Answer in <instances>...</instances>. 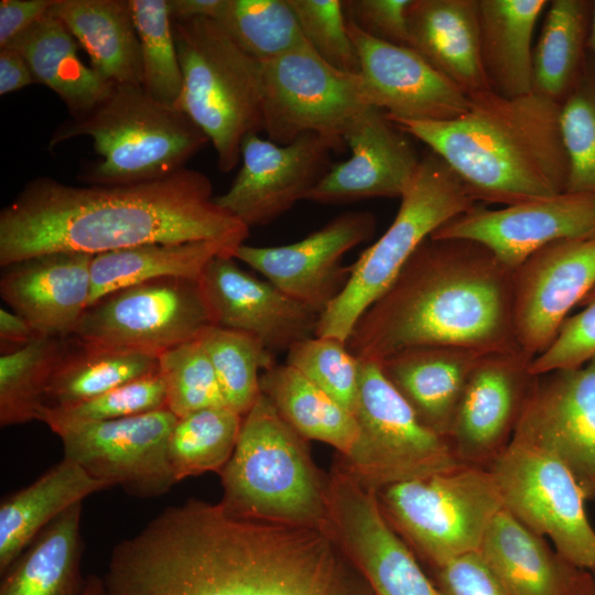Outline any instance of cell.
Returning <instances> with one entry per match:
<instances>
[{
    "label": "cell",
    "mask_w": 595,
    "mask_h": 595,
    "mask_svg": "<svg viewBox=\"0 0 595 595\" xmlns=\"http://www.w3.org/2000/svg\"><path fill=\"white\" fill-rule=\"evenodd\" d=\"M512 309L513 271L489 249L429 237L361 314L346 345L358 359L378 363L423 346L520 349Z\"/></svg>",
    "instance_id": "obj_3"
},
{
    "label": "cell",
    "mask_w": 595,
    "mask_h": 595,
    "mask_svg": "<svg viewBox=\"0 0 595 595\" xmlns=\"http://www.w3.org/2000/svg\"><path fill=\"white\" fill-rule=\"evenodd\" d=\"M242 416L228 407L190 413L177 421L167 444L176 483L206 472H220L236 447Z\"/></svg>",
    "instance_id": "obj_39"
},
{
    "label": "cell",
    "mask_w": 595,
    "mask_h": 595,
    "mask_svg": "<svg viewBox=\"0 0 595 595\" xmlns=\"http://www.w3.org/2000/svg\"><path fill=\"white\" fill-rule=\"evenodd\" d=\"M216 372L225 403L246 415L261 394L259 371L275 365V355L255 336L220 326L198 337Z\"/></svg>",
    "instance_id": "obj_40"
},
{
    "label": "cell",
    "mask_w": 595,
    "mask_h": 595,
    "mask_svg": "<svg viewBox=\"0 0 595 595\" xmlns=\"http://www.w3.org/2000/svg\"><path fill=\"white\" fill-rule=\"evenodd\" d=\"M220 505L235 516L332 528L328 476L307 440L261 392L242 416L234 453L219 472Z\"/></svg>",
    "instance_id": "obj_5"
},
{
    "label": "cell",
    "mask_w": 595,
    "mask_h": 595,
    "mask_svg": "<svg viewBox=\"0 0 595 595\" xmlns=\"http://www.w3.org/2000/svg\"><path fill=\"white\" fill-rule=\"evenodd\" d=\"M166 408L177 418L215 407H227L214 367L199 338L159 356Z\"/></svg>",
    "instance_id": "obj_43"
},
{
    "label": "cell",
    "mask_w": 595,
    "mask_h": 595,
    "mask_svg": "<svg viewBox=\"0 0 595 595\" xmlns=\"http://www.w3.org/2000/svg\"><path fill=\"white\" fill-rule=\"evenodd\" d=\"M108 486L77 463L63 458L0 505V571L9 569L56 517Z\"/></svg>",
    "instance_id": "obj_30"
},
{
    "label": "cell",
    "mask_w": 595,
    "mask_h": 595,
    "mask_svg": "<svg viewBox=\"0 0 595 595\" xmlns=\"http://www.w3.org/2000/svg\"><path fill=\"white\" fill-rule=\"evenodd\" d=\"M261 69L263 131L275 143L315 133L346 145L345 134L372 107L360 75L332 67L306 41Z\"/></svg>",
    "instance_id": "obj_12"
},
{
    "label": "cell",
    "mask_w": 595,
    "mask_h": 595,
    "mask_svg": "<svg viewBox=\"0 0 595 595\" xmlns=\"http://www.w3.org/2000/svg\"><path fill=\"white\" fill-rule=\"evenodd\" d=\"M332 529L376 595H440L386 518L377 490L340 463L328 475Z\"/></svg>",
    "instance_id": "obj_16"
},
{
    "label": "cell",
    "mask_w": 595,
    "mask_h": 595,
    "mask_svg": "<svg viewBox=\"0 0 595 595\" xmlns=\"http://www.w3.org/2000/svg\"><path fill=\"white\" fill-rule=\"evenodd\" d=\"M376 224L369 212H346L299 241L273 247L244 244L234 258L322 314L348 281L350 268L342 264L344 255L370 239Z\"/></svg>",
    "instance_id": "obj_19"
},
{
    "label": "cell",
    "mask_w": 595,
    "mask_h": 595,
    "mask_svg": "<svg viewBox=\"0 0 595 595\" xmlns=\"http://www.w3.org/2000/svg\"><path fill=\"white\" fill-rule=\"evenodd\" d=\"M67 348L64 338L41 335L1 355V426L39 420L48 382Z\"/></svg>",
    "instance_id": "obj_38"
},
{
    "label": "cell",
    "mask_w": 595,
    "mask_h": 595,
    "mask_svg": "<svg viewBox=\"0 0 595 595\" xmlns=\"http://www.w3.org/2000/svg\"><path fill=\"white\" fill-rule=\"evenodd\" d=\"M409 47L467 95L489 89L480 57L479 0H412Z\"/></svg>",
    "instance_id": "obj_27"
},
{
    "label": "cell",
    "mask_w": 595,
    "mask_h": 595,
    "mask_svg": "<svg viewBox=\"0 0 595 595\" xmlns=\"http://www.w3.org/2000/svg\"><path fill=\"white\" fill-rule=\"evenodd\" d=\"M595 286V236L559 240L513 271V329L529 357L553 340L575 305Z\"/></svg>",
    "instance_id": "obj_20"
},
{
    "label": "cell",
    "mask_w": 595,
    "mask_h": 595,
    "mask_svg": "<svg viewBox=\"0 0 595 595\" xmlns=\"http://www.w3.org/2000/svg\"><path fill=\"white\" fill-rule=\"evenodd\" d=\"M412 0L343 1L347 20L366 34L409 47L408 10Z\"/></svg>",
    "instance_id": "obj_50"
},
{
    "label": "cell",
    "mask_w": 595,
    "mask_h": 595,
    "mask_svg": "<svg viewBox=\"0 0 595 595\" xmlns=\"http://www.w3.org/2000/svg\"><path fill=\"white\" fill-rule=\"evenodd\" d=\"M82 595H105L102 580L94 575L88 576Z\"/></svg>",
    "instance_id": "obj_55"
},
{
    "label": "cell",
    "mask_w": 595,
    "mask_h": 595,
    "mask_svg": "<svg viewBox=\"0 0 595 595\" xmlns=\"http://www.w3.org/2000/svg\"><path fill=\"white\" fill-rule=\"evenodd\" d=\"M483 355L456 347L423 346L399 351L379 364L420 421L448 439L465 383Z\"/></svg>",
    "instance_id": "obj_28"
},
{
    "label": "cell",
    "mask_w": 595,
    "mask_h": 595,
    "mask_svg": "<svg viewBox=\"0 0 595 595\" xmlns=\"http://www.w3.org/2000/svg\"><path fill=\"white\" fill-rule=\"evenodd\" d=\"M39 335L32 325L15 312L0 309V339L1 344L25 346Z\"/></svg>",
    "instance_id": "obj_54"
},
{
    "label": "cell",
    "mask_w": 595,
    "mask_h": 595,
    "mask_svg": "<svg viewBox=\"0 0 595 595\" xmlns=\"http://www.w3.org/2000/svg\"><path fill=\"white\" fill-rule=\"evenodd\" d=\"M346 22L366 99L391 121H447L466 110L468 95L414 50L377 40Z\"/></svg>",
    "instance_id": "obj_22"
},
{
    "label": "cell",
    "mask_w": 595,
    "mask_h": 595,
    "mask_svg": "<svg viewBox=\"0 0 595 595\" xmlns=\"http://www.w3.org/2000/svg\"><path fill=\"white\" fill-rule=\"evenodd\" d=\"M198 283L214 325L250 334L274 355L315 336L320 311L242 270L234 257L213 258Z\"/></svg>",
    "instance_id": "obj_23"
},
{
    "label": "cell",
    "mask_w": 595,
    "mask_h": 595,
    "mask_svg": "<svg viewBox=\"0 0 595 595\" xmlns=\"http://www.w3.org/2000/svg\"><path fill=\"white\" fill-rule=\"evenodd\" d=\"M249 227L218 206L210 180L184 167L127 185L30 181L0 213V266L57 251L91 256L153 242L210 241L232 257Z\"/></svg>",
    "instance_id": "obj_2"
},
{
    "label": "cell",
    "mask_w": 595,
    "mask_h": 595,
    "mask_svg": "<svg viewBox=\"0 0 595 595\" xmlns=\"http://www.w3.org/2000/svg\"><path fill=\"white\" fill-rule=\"evenodd\" d=\"M560 128L569 162L565 192L595 194V62L561 104Z\"/></svg>",
    "instance_id": "obj_44"
},
{
    "label": "cell",
    "mask_w": 595,
    "mask_h": 595,
    "mask_svg": "<svg viewBox=\"0 0 595 595\" xmlns=\"http://www.w3.org/2000/svg\"><path fill=\"white\" fill-rule=\"evenodd\" d=\"M593 236L595 194L563 192L499 209L476 204L443 224L430 237L478 242L515 271L549 244Z\"/></svg>",
    "instance_id": "obj_17"
},
{
    "label": "cell",
    "mask_w": 595,
    "mask_h": 595,
    "mask_svg": "<svg viewBox=\"0 0 595 595\" xmlns=\"http://www.w3.org/2000/svg\"><path fill=\"white\" fill-rule=\"evenodd\" d=\"M140 41L142 87L155 100L178 108L183 75L167 0H130Z\"/></svg>",
    "instance_id": "obj_42"
},
{
    "label": "cell",
    "mask_w": 595,
    "mask_h": 595,
    "mask_svg": "<svg viewBox=\"0 0 595 595\" xmlns=\"http://www.w3.org/2000/svg\"><path fill=\"white\" fill-rule=\"evenodd\" d=\"M173 35L183 75L178 109L209 139L218 170L230 172L246 136L263 131L261 62L210 19L173 21Z\"/></svg>",
    "instance_id": "obj_7"
},
{
    "label": "cell",
    "mask_w": 595,
    "mask_h": 595,
    "mask_svg": "<svg viewBox=\"0 0 595 595\" xmlns=\"http://www.w3.org/2000/svg\"><path fill=\"white\" fill-rule=\"evenodd\" d=\"M593 1H549L532 51V91L562 104L578 83L588 53Z\"/></svg>",
    "instance_id": "obj_36"
},
{
    "label": "cell",
    "mask_w": 595,
    "mask_h": 595,
    "mask_svg": "<svg viewBox=\"0 0 595 595\" xmlns=\"http://www.w3.org/2000/svg\"><path fill=\"white\" fill-rule=\"evenodd\" d=\"M69 346L48 382L44 408L74 405L159 372V356ZM43 408V409H44Z\"/></svg>",
    "instance_id": "obj_37"
},
{
    "label": "cell",
    "mask_w": 595,
    "mask_h": 595,
    "mask_svg": "<svg viewBox=\"0 0 595 595\" xmlns=\"http://www.w3.org/2000/svg\"><path fill=\"white\" fill-rule=\"evenodd\" d=\"M56 0H1L0 47L9 45L52 9Z\"/></svg>",
    "instance_id": "obj_51"
},
{
    "label": "cell",
    "mask_w": 595,
    "mask_h": 595,
    "mask_svg": "<svg viewBox=\"0 0 595 595\" xmlns=\"http://www.w3.org/2000/svg\"><path fill=\"white\" fill-rule=\"evenodd\" d=\"M587 53L595 62V1H593V12L589 26V34L587 40Z\"/></svg>",
    "instance_id": "obj_56"
},
{
    "label": "cell",
    "mask_w": 595,
    "mask_h": 595,
    "mask_svg": "<svg viewBox=\"0 0 595 595\" xmlns=\"http://www.w3.org/2000/svg\"><path fill=\"white\" fill-rule=\"evenodd\" d=\"M78 502L51 521L11 565L0 595H76L82 555Z\"/></svg>",
    "instance_id": "obj_34"
},
{
    "label": "cell",
    "mask_w": 595,
    "mask_h": 595,
    "mask_svg": "<svg viewBox=\"0 0 595 595\" xmlns=\"http://www.w3.org/2000/svg\"><path fill=\"white\" fill-rule=\"evenodd\" d=\"M302 34L314 52L332 67L359 74V55L348 30L343 1L289 0Z\"/></svg>",
    "instance_id": "obj_47"
},
{
    "label": "cell",
    "mask_w": 595,
    "mask_h": 595,
    "mask_svg": "<svg viewBox=\"0 0 595 595\" xmlns=\"http://www.w3.org/2000/svg\"><path fill=\"white\" fill-rule=\"evenodd\" d=\"M360 360L355 418L359 439L340 464L363 485L380 488L455 468L463 463L448 439L424 425L383 375L380 364Z\"/></svg>",
    "instance_id": "obj_10"
},
{
    "label": "cell",
    "mask_w": 595,
    "mask_h": 595,
    "mask_svg": "<svg viewBox=\"0 0 595 595\" xmlns=\"http://www.w3.org/2000/svg\"><path fill=\"white\" fill-rule=\"evenodd\" d=\"M560 111L533 91L507 98L486 89L469 94L452 120L394 123L442 158L476 202L508 206L565 192Z\"/></svg>",
    "instance_id": "obj_4"
},
{
    "label": "cell",
    "mask_w": 595,
    "mask_h": 595,
    "mask_svg": "<svg viewBox=\"0 0 595 595\" xmlns=\"http://www.w3.org/2000/svg\"><path fill=\"white\" fill-rule=\"evenodd\" d=\"M569 315L551 344L530 363V374L541 376L580 367L595 357V286Z\"/></svg>",
    "instance_id": "obj_48"
},
{
    "label": "cell",
    "mask_w": 595,
    "mask_h": 595,
    "mask_svg": "<svg viewBox=\"0 0 595 595\" xmlns=\"http://www.w3.org/2000/svg\"><path fill=\"white\" fill-rule=\"evenodd\" d=\"M177 416L167 408L102 422L72 425L56 433L64 457L108 487L141 498L167 493L173 476L167 444Z\"/></svg>",
    "instance_id": "obj_14"
},
{
    "label": "cell",
    "mask_w": 595,
    "mask_h": 595,
    "mask_svg": "<svg viewBox=\"0 0 595 595\" xmlns=\"http://www.w3.org/2000/svg\"><path fill=\"white\" fill-rule=\"evenodd\" d=\"M7 46L22 55L35 83L53 90L65 104L72 118L88 113L113 88L91 66L82 62L78 55L80 45L50 12Z\"/></svg>",
    "instance_id": "obj_31"
},
{
    "label": "cell",
    "mask_w": 595,
    "mask_h": 595,
    "mask_svg": "<svg viewBox=\"0 0 595 595\" xmlns=\"http://www.w3.org/2000/svg\"><path fill=\"white\" fill-rule=\"evenodd\" d=\"M510 441L560 459L595 500V357L537 376Z\"/></svg>",
    "instance_id": "obj_18"
},
{
    "label": "cell",
    "mask_w": 595,
    "mask_h": 595,
    "mask_svg": "<svg viewBox=\"0 0 595 595\" xmlns=\"http://www.w3.org/2000/svg\"><path fill=\"white\" fill-rule=\"evenodd\" d=\"M285 364L296 369L343 408L355 413L360 360L346 343L333 337L313 336L293 344Z\"/></svg>",
    "instance_id": "obj_46"
},
{
    "label": "cell",
    "mask_w": 595,
    "mask_h": 595,
    "mask_svg": "<svg viewBox=\"0 0 595 595\" xmlns=\"http://www.w3.org/2000/svg\"><path fill=\"white\" fill-rule=\"evenodd\" d=\"M36 84L22 55L10 46L0 47V95Z\"/></svg>",
    "instance_id": "obj_52"
},
{
    "label": "cell",
    "mask_w": 595,
    "mask_h": 595,
    "mask_svg": "<svg viewBox=\"0 0 595 595\" xmlns=\"http://www.w3.org/2000/svg\"><path fill=\"white\" fill-rule=\"evenodd\" d=\"M163 408H166L165 386L158 372L74 405L44 408L39 421L58 433L72 425L117 420Z\"/></svg>",
    "instance_id": "obj_45"
},
{
    "label": "cell",
    "mask_w": 595,
    "mask_h": 595,
    "mask_svg": "<svg viewBox=\"0 0 595 595\" xmlns=\"http://www.w3.org/2000/svg\"><path fill=\"white\" fill-rule=\"evenodd\" d=\"M385 234L351 264L348 281L322 312L315 336L347 342L361 314L388 289L420 245L476 201L450 165L428 152Z\"/></svg>",
    "instance_id": "obj_8"
},
{
    "label": "cell",
    "mask_w": 595,
    "mask_h": 595,
    "mask_svg": "<svg viewBox=\"0 0 595 595\" xmlns=\"http://www.w3.org/2000/svg\"><path fill=\"white\" fill-rule=\"evenodd\" d=\"M521 349L480 356L458 401L448 441L463 464L487 467L510 442L537 376Z\"/></svg>",
    "instance_id": "obj_21"
},
{
    "label": "cell",
    "mask_w": 595,
    "mask_h": 595,
    "mask_svg": "<svg viewBox=\"0 0 595 595\" xmlns=\"http://www.w3.org/2000/svg\"><path fill=\"white\" fill-rule=\"evenodd\" d=\"M479 552L511 595H595L592 575L504 508Z\"/></svg>",
    "instance_id": "obj_26"
},
{
    "label": "cell",
    "mask_w": 595,
    "mask_h": 595,
    "mask_svg": "<svg viewBox=\"0 0 595 595\" xmlns=\"http://www.w3.org/2000/svg\"><path fill=\"white\" fill-rule=\"evenodd\" d=\"M216 256L232 257L210 241L153 242L93 256L88 307L120 289L161 278L198 280Z\"/></svg>",
    "instance_id": "obj_35"
},
{
    "label": "cell",
    "mask_w": 595,
    "mask_h": 595,
    "mask_svg": "<svg viewBox=\"0 0 595 595\" xmlns=\"http://www.w3.org/2000/svg\"><path fill=\"white\" fill-rule=\"evenodd\" d=\"M216 22L259 62L273 60L305 42L289 0H225Z\"/></svg>",
    "instance_id": "obj_41"
},
{
    "label": "cell",
    "mask_w": 595,
    "mask_h": 595,
    "mask_svg": "<svg viewBox=\"0 0 595 595\" xmlns=\"http://www.w3.org/2000/svg\"><path fill=\"white\" fill-rule=\"evenodd\" d=\"M407 136L382 110L370 107L344 137L350 158L332 165L305 199L344 204L401 197L421 160Z\"/></svg>",
    "instance_id": "obj_24"
},
{
    "label": "cell",
    "mask_w": 595,
    "mask_h": 595,
    "mask_svg": "<svg viewBox=\"0 0 595 595\" xmlns=\"http://www.w3.org/2000/svg\"><path fill=\"white\" fill-rule=\"evenodd\" d=\"M547 0H479L480 57L494 93H532V35Z\"/></svg>",
    "instance_id": "obj_32"
},
{
    "label": "cell",
    "mask_w": 595,
    "mask_h": 595,
    "mask_svg": "<svg viewBox=\"0 0 595 595\" xmlns=\"http://www.w3.org/2000/svg\"><path fill=\"white\" fill-rule=\"evenodd\" d=\"M393 527L432 565L479 551L501 499L489 469L462 464L377 491Z\"/></svg>",
    "instance_id": "obj_9"
},
{
    "label": "cell",
    "mask_w": 595,
    "mask_h": 595,
    "mask_svg": "<svg viewBox=\"0 0 595 595\" xmlns=\"http://www.w3.org/2000/svg\"><path fill=\"white\" fill-rule=\"evenodd\" d=\"M105 595H376L332 528L170 506L111 551Z\"/></svg>",
    "instance_id": "obj_1"
},
{
    "label": "cell",
    "mask_w": 595,
    "mask_h": 595,
    "mask_svg": "<svg viewBox=\"0 0 595 595\" xmlns=\"http://www.w3.org/2000/svg\"><path fill=\"white\" fill-rule=\"evenodd\" d=\"M213 325L198 280L161 278L115 291L87 307L74 336L87 347L160 356Z\"/></svg>",
    "instance_id": "obj_11"
},
{
    "label": "cell",
    "mask_w": 595,
    "mask_h": 595,
    "mask_svg": "<svg viewBox=\"0 0 595 595\" xmlns=\"http://www.w3.org/2000/svg\"><path fill=\"white\" fill-rule=\"evenodd\" d=\"M344 148L315 133L288 144L249 133L241 143L240 170L227 192L214 199L247 227L266 226L305 199L332 167V153Z\"/></svg>",
    "instance_id": "obj_15"
},
{
    "label": "cell",
    "mask_w": 595,
    "mask_h": 595,
    "mask_svg": "<svg viewBox=\"0 0 595 595\" xmlns=\"http://www.w3.org/2000/svg\"><path fill=\"white\" fill-rule=\"evenodd\" d=\"M592 571H593L592 577H593L594 587H595V565L592 567Z\"/></svg>",
    "instance_id": "obj_57"
},
{
    "label": "cell",
    "mask_w": 595,
    "mask_h": 595,
    "mask_svg": "<svg viewBox=\"0 0 595 595\" xmlns=\"http://www.w3.org/2000/svg\"><path fill=\"white\" fill-rule=\"evenodd\" d=\"M440 595H511L479 551L433 567Z\"/></svg>",
    "instance_id": "obj_49"
},
{
    "label": "cell",
    "mask_w": 595,
    "mask_h": 595,
    "mask_svg": "<svg viewBox=\"0 0 595 595\" xmlns=\"http://www.w3.org/2000/svg\"><path fill=\"white\" fill-rule=\"evenodd\" d=\"M502 508L548 539L569 562L595 565V529L586 515L584 490L560 459L510 441L487 466Z\"/></svg>",
    "instance_id": "obj_13"
},
{
    "label": "cell",
    "mask_w": 595,
    "mask_h": 595,
    "mask_svg": "<svg viewBox=\"0 0 595 595\" xmlns=\"http://www.w3.org/2000/svg\"><path fill=\"white\" fill-rule=\"evenodd\" d=\"M260 390L306 440L335 447L348 459L358 443L355 415L293 367L274 365L260 375Z\"/></svg>",
    "instance_id": "obj_33"
},
{
    "label": "cell",
    "mask_w": 595,
    "mask_h": 595,
    "mask_svg": "<svg viewBox=\"0 0 595 595\" xmlns=\"http://www.w3.org/2000/svg\"><path fill=\"white\" fill-rule=\"evenodd\" d=\"M225 0H167L172 21L205 18L216 21Z\"/></svg>",
    "instance_id": "obj_53"
},
{
    "label": "cell",
    "mask_w": 595,
    "mask_h": 595,
    "mask_svg": "<svg viewBox=\"0 0 595 595\" xmlns=\"http://www.w3.org/2000/svg\"><path fill=\"white\" fill-rule=\"evenodd\" d=\"M77 137H89L98 155L82 178L105 186L170 176L210 143L185 112L159 102L138 85L113 86L88 113L61 123L48 147Z\"/></svg>",
    "instance_id": "obj_6"
},
{
    "label": "cell",
    "mask_w": 595,
    "mask_h": 595,
    "mask_svg": "<svg viewBox=\"0 0 595 595\" xmlns=\"http://www.w3.org/2000/svg\"><path fill=\"white\" fill-rule=\"evenodd\" d=\"M93 256L57 251L2 268L1 298L39 335L65 338L88 307Z\"/></svg>",
    "instance_id": "obj_25"
},
{
    "label": "cell",
    "mask_w": 595,
    "mask_h": 595,
    "mask_svg": "<svg viewBox=\"0 0 595 595\" xmlns=\"http://www.w3.org/2000/svg\"><path fill=\"white\" fill-rule=\"evenodd\" d=\"M87 52L111 86H142L140 41L130 0H56L48 11Z\"/></svg>",
    "instance_id": "obj_29"
}]
</instances>
